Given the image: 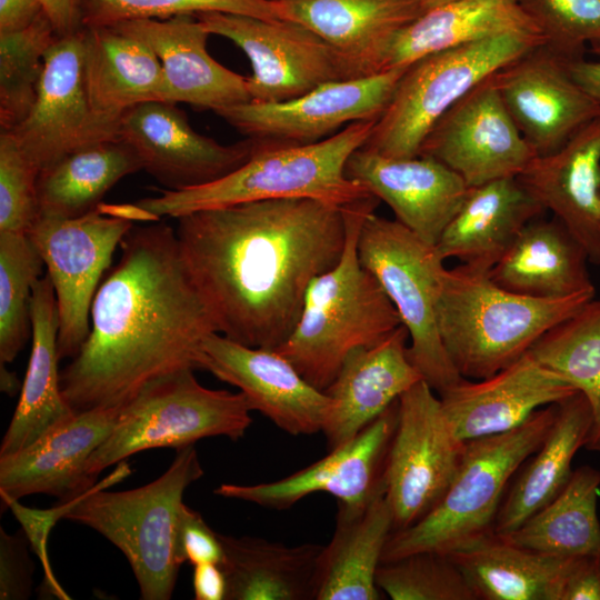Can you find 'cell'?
I'll list each match as a JSON object with an SVG mask.
<instances>
[{
  "label": "cell",
  "instance_id": "1",
  "mask_svg": "<svg viewBox=\"0 0 600 600\" xmlns=\"http://www.w3.org/2000/svg\"><path fill=\"white\" fill-rule=\"evenodd\" d=\"M184 264L218 332L277 349L292 332L311 281L340 259L343 208L310 198L250 201L177 218Z\"/></svg>",
  "mask_w": 600,
  "mask_h": 600
},
{
  "label": "cell",
  "instance_id": "2",
  "mask_svg": "<svg viewBox=\"0 0 600 600\" xmlns=\"http://www.w3.org/2000/svg\"><path fill=\"white\" fill-rule=\"evenodd\" d=\"M120 249L92 301L89 336L60 372L76 412L122 407L156 378L200 369L203 341L218 332L170 224L132 226Z\"/></svg>",
  "mask_w": 600,
  "mask_h": 600
},
{
  "label": "cell",
  "instance_id": "3",
  "mask_svg": "<svg viewBox=\"0 0 600 600\" xmlns=\"http://www.w3.org/2000/svg\"><path fill=\"white\" fill-rule=\"evenodd\" d=\"M379 203L370 194L342 207L347 228L343 252L331 269L311 281L292 332L274 349L321 391L334 380L351 351L381 341L402 324L358 254L363 220Z\"/></svg>",
  "mask_w": 600,
  "mask_h": 600
},
{
  "label": "cell",
  "instance_id": "4",
  "mask_svg": "<svg viewBox=\"0 0 600 600\" xmlns=\"http://www.w3.org/2000/svg\"><path fill=\"white\" fill-rule=\"evenodd\" d=\"M377 120L357 121L311 144H274L254 140L250 158L229 174L183 190H161L136 204L152 220L200 210L287 198H310L344 207L370 193L349 179L350 156L364 146Z\"/></svg>",
  "mask_w": 600,
  "mask_h": 600
},
{
  "label": "cell",
  "instance_id": "5",
  "mask_svg": "<svg viewBox=\"0 0 600 600\" xmlns=\"http://www.w3.org/2000/svg\"><path fill=\"white\" fill-rule=\"evenodd\" d=\"M594 294L539 299L498 286L489 270L468 264L444 269L436 301L447 354L464 379L488 378L518 360L550 329Z\"/></svg>",
  "mask_w": 600,
  "mask_h": 600
},
{
  "label": "cell",
  "instance_id": "6",
  "mask_svg": "<svg viewBox=\"0 0 600 600\" xmlns=\"http://www.w3.org/2000/svg\"><path fill=\"white\" fill-rule=\"evenodd\" d=\"M130 473L129 464L119 462L112 474L76 499L63 519L96 530L126 556L141 599L168 600L181 567L176 536L182 497L203 469L192 444L178 449L170 467L148 484L106 490Z\"/></svg>",
  "mask_w": 600,
  "mask_h": 600
},
{
  "label": "cell",
  "instance_id": "7",
  "mask_svg": "<svg viewBox=\"0 0 600 600\" xmlns=\"http://www.w3.org/2000/svg\"><path fill=\"white\" fill-rule=\"evenodd\" d=\"M557 411L558 403L549 404L510 431L467 441L441 500L418 522L392 531L382 562L421 551L449 554L493 533L509 481L541 447Z\"/></svg>",
  "mask_w": 600,
  "mask_h": 600
},
{
  "label": "cell",
  "instance_id": "8",
  "mask_svg": "<svg viewBox=\"0 0 600 600\" xmlns=\"http://www.w3.org/2000/svg\"><path fill=\"white\" fill-rule=\"evenodd\" d=\"M251 411L242 392L206 388L193 369L156 378L121 407L111 433L86 464V479L93 487L104 469L144 450H178L210 437L237 441L252 422Z\"/></svg>",
  "mask_w": 600,
  "mask_h": 600
},
{
  "label": "cell",
  "instance_id": "9",
  "mask_svg": "<svg viewBox=\"0 0 600 600\" xmlns=\"http://www.w3.org/2000/svg\"><path fill=\"white\" fill-rule=\"evenodd\" d=\"M541 42L502 34L426 56L409 64L363 149L419 156L436 122L476 86Z\"/></svg>",
  "mask_w": 600,
  "mask_h": 600
},
{
  "label": "cell",
  "instance_id": "10",
  "mask_svg": "<svg viewBox=\"0 0 600 600\" xmlns=\"http://www.w3.org/2000/svg\"><path fill=\"white\" fill-rule=\"evenodd\" d=\"M361 264L378 280L409 333L408 356L440 394L463 379L441 341L436 301L444 260L398 220L367 214L358 239Z\"/></svg>",
  "mask_w": 600,
  "mask_h": 600
},
{
  "label": "cell",
  "instance_id": "11",
  "mask_svg": "<svg viewBox=\"0 0 600 600\" xmlns=\"http://www.w3.org/2000/svg\"><path fill=\"white\" fill-rule=\"evenodd\" d=\"M132 226L124 206L100 203L77 218L39 216L29 230L54 289L60 360L76 357L88 338L100 279Z\"/></svg>",
  "mask_w": 600,
  "mask_h": 600
},
{
  "label": "cell",
  "instance_id": "12",
  "mask_svg": "<svg viewBox=\"0 0 600 600\" xmlns=\"http://www.w3.org/2000/svg\"><path fill=\"white\" fill-rule=\"evenodd\" d=\"M466 443L453 432L439 396L424 380L399 398L382 474L394 530L412 526L437 506L460 468Z\"/></svg>",
  "mask_w": 600,
  "mask_h": 600
},
{
  "label": "cell",
  "instance_id": "13",
  "mask_svg": "<svg viewBox=\"0 0 600 600\" xmlns=\"http://www.w3.org/2000/svg\"><path fill=\"white\" fill-rule=\"evenodd\" d=\"M210 34L229 39L248 57L253 102H282L314 88L350 79L336 50L307 27L290 20L207 12L196 16Z\"/></svg>",
  "mask_w": 600,
  "mask_h": 600
},
{
  "label": "cell",
  "instance_id": "14",
  "mask_svg": "<svg viewBox=\"0 0 600 600\" xmlns=\"http://www.w3.org/2000/svg\"><path fill=\"white\" fill-rule=\"evenodd\" d=\"M83 30L58 37L44 57L37 99L9 132L39 169L82 148L119 139V121L98 116L88 100L82 71Z\"/></svg>",
  "mask_w": 600,
  "mask_h": 600
},
{
  "label": "cell",
  "instance_id": "15",
  "mask_svg": "<svg viewBox=\"0 0 600 600\" xmlns=\"http://www.w3.org/2000/svg\"><path fill=\"white\" fill-rule=\"evenodd\" d=\"M406 69L330 81L291 100L249 101L217 114L248 138L284 146L311 144L350 123L378 120Z\"/></svg>",
  "mask_w": 600,
  "mask_h": 600
},
{
  "label": "cell",
  "instance_id": "16",
  "mask_svg": "<svg viewBox=\"0 0 600 600\" xmlns=\"http://www.w3.org/2000/svg\"><path fill=\"white\" fill-rule=\"evenodd\" d=\"M492 76L436 122L419 152L454 171L468 187L518 177L537 156L508 112Z\"/></svg>",
  "mask_w": 600,
  "mask_h": 600
},
{
  "label": "cell",
  "instance_id": "17",
  "mask_svg": "<svg viewBox=\"0 0 600 600\" xmlns=\"http://www.w3.org/2000/svg\"><path fill=\"white\" fill-rule=\"evenodd\" d=\"M492 77L508 112L537 156L558 151L600 116V103L573 79L568 61L543 44Z\"/></svg>",
  "mask_w": 600,
  "mask_h": 600
},
{
  "label": "cell",
  "instance_id": "18",
  "mask_svg": "<svg viewBox=\"0 0 600 600\" xmlns=\"http://www.w3.org/2000/svg\"><path fill=\"white\" fill-rule=\"evenodd\" d=\"M119 139L138 153L146 170L164 190H183L220 179L251 156L254 140L221 144L190 126L176 103L150 101L120 118Z\"/></svg>",
  "mask_w": 600,
  "mask_h": 600
},
{
  "label": "cell",
  "instance_id": "19",
  "mask_svg": "<svg viewBox=\"0 0 600 600\" xmlns=\"http://www.w3.org/2000/svg\"><path fill=\"white\" fill-rule=\"evenodd\" d=\"M199 366L238 388L252 411L284 432H321L329 397L309 383L277 350L248 347L214 332L203 341Z\"/></svg>",
  "mask_w": 600,
  "mask_h": 600
},
{
  "label": "cell",
  "instance_id": "20",
  "mask_svg": "<svg viewBox=\"0 0 600 600\" xmlns=\"http://www.w3.org/2000/svg\"><path fill=\"white\" fill-rule=\"evenodd\" d=\"M398 401L353 439L309 467L272 482L222 483L214 493L274 510L289 509L316 492H327L346 504L367 502L383 484L386 459L398 420Z\"/></svg>",
  "mask_w": 600,
  "mask_h": 600
},
{
  "label": "cell",
  "instance_id": "21",
  "mask_svg": "<svg viewBox=\"0 0 600 600\" xmlns=\"http://www.w3.org/2000/svg\"><path fill=\"white\" fill-rule=\"evenodd\" d=\"M576 392L564 378L526 352L488 378L461 379L439 398L456 436L469 441L510 431L538 409Z\"/></svg>",
  "mask_w": 600,
  "mask_h": 600
},
{
  "label": "cell",
  "instance_id": "22",
  "mask_svg": "<svg viewBox=\"0 0 600 600\" xmlns=\"http://www.w3.org/2000/svg\"><path fill=\"white\" fill-rule=\"evenodd\" d=\"M279 19L298 22L340 56L350 79L386 70L396 37L430 9L426 0H271Z\"/></svg>",
  "mask_w": 600,
  "mask_h": 600
},
{
  "label": "cell",
  "instance_id": "23",
  "mask_svg": "<svg viewBox=\"0 0 600 600\" xmlns=\"http://www.w3.org/2000/svg\"><path fill=\"white\" fill-rule=\"evenodd\" d=\"M344 172L386 202L396 220L432 246L469 190L454 171L427 156L391 158L360 148L348 159Z\"/></svg>",
  "mask_w": 600,
  "mask_h": 600
},
{
  "label": "cell",
  "instance_id": "24",
  "mask_svg": "<svg viewBox=\"0 0 600 600\" xmlns=\"http://www.w3.org/2000/svg\"><path fill=\"white\" fill-rule=\"evenodd\" d=\"M121 407L74 412L20 451L0 457V496L44 493L68 502L92 489L86 464L111 433ZM97 484V483H96Z\"/></svg>",
  "mask_w": 600,
  "mask_h": 600
},
{
  "label": "cell",
  "instance_id": "25",
  "mask_svg": "<svg viewBox=\"0 0 600 600\" xmlns=\"http://www.w3.org/2000/svg\"><path fill=\"white\" fill-rule=\"evenodd\" d=\"M408 340V330L401 324L381 341L347 356L323 390L329 406L321 432L329 451L353 439L423 380L409 359Z\"/></svg>",
  "mask_w": 600,
  "mask_h": 600
},
{
  "label": "cell",
  "instance_id": "26",
  "mask_svg": "<svg viewBox=\"0 0 600 600\" xmlns=\"http://www.w3.org/2000/svg\"><path fill=\"white\" fill-rule=\"evenodd\" d=\"M144 41L161 62L167 102L187 103L218 113L251 101L247 77L216 61L207 51L210 36L193 14L136 19L112 26Z\"/></svg>",
  "mask_w": 600,
  "mask_h": 600
},
{
  "label": "cell",
  "instance_id": "27",
  "mask_svg": "<svg viewBox=\"0 0 600 600\" xmlns=\"http://www.w3.org/2000/svg\"><path fill=\"white\" fill-rule=\"evenodd\" d=\"M517 178L600 264V116L558 151L536 156Z\"/></svg>",
  "mask_w": 600,
  "mask_h": 600
},
{
  "label": "cell",
  "instance_id": "28",
  "mask_svg": "<svg viewBox=\"0 0 600 600\" xmlns=\"http://www.w3.org/2000/svg\"><path fill=\"white\" fill-rule=\"evenodd\" d=\"M393 530L384 484L367 502H338L332 538L317 561L313 600L383 599L376 576Z\"/></svg>",
  "mask_w": 600,
  "mask_h": 600
},
{
  "label": "cell",
  "instance_id": "29",
  "mask_svg": "<svg viewBox=\"0 0 600 600\" xmlns=\"http://www.w3.org/2000/svg\"><path fill=\"white\" fill-rule=\"evenodd\" d=\"M544 211L517 177L469 187L436 248L443 260L490 270L521 229Z\"/></svg>",
  "mask_w": 600,
  "mask_h": 600
},
{
  "label": "cell",
  "instance_id": "30",
  "mask_svg": "<svg viewBox=\"0 0 600 600\" xmlns=\"http://www.w3.org/2000/svg\"><path fill=\"white\" fill-rule=\"evenodd\" d=\"M588 262L584 247L558 218L539 217L521 229L489 274L508 291L560 299L596 293Z\"/></svg>",
  "mask_w": 600,
  "mask_h": 600
},
{
  "label": "cell",
  "instance_id": "31",
  "mask_svg": "<svg viewBox=\"0 0 600 600\" xmlns=\"http://www.w3.org/2000/svg\"><path fill=\"white\" fill-rule=\"evenodd\" d=\"M31 352L20 397L2 438L0 457L28 447L76 411L63 398L58 362L59 314L48 274L32 288L30 301Z\"/></svg>",
  "mask_w": 600,
  "mask_h": 600
},
{
  "label": "cell",
  "instance_id": "32",
  "mask_svg": "<svg viewBox=\"0 0 600 600\" xmlns=\"http://www.w3.org/2000/svg\"><path fill=\"white\" fill-rule=\"evenodd\" d=\"M82 30L83 81L98 116L119 121L141 103L167 102L161 62L144 41L114 27Z\"/></svg>",
  "mask_w": 600,
  "mask_h": 600
},
{
  "label": "cell",
  "instance_id": "33",
  "mask_svg": "<svg viewBox=\"0 0 600 600\" xmlns=\"http://www.w3.org/2000/svg\"><path fill=\"white\" fill-rule=\"evenodd\" d=\"M502 34L543 38L517 0H454L429 9L393 40L386 70L443 50Z\"/></svg>",
  "mask_w": 600,
  "mask_h": 600
},
{
  "label": "cell",
  "instance_id": "34",
  "mask_svg": "<svg viewBox=\"0 0 600 600\" xmlns=\"http://www.w3.org/2000/svg\"><path fill=\"white\" fill-rule=\"evenodd\" d=\"M591 426V408L581 392L558 403L549 433L530 461L521 467L500 504L494 534L518 529L562 491L573 472V457L586 446Z\"/></svg>",
  "mask_w": 600,
  "mask_h": 600
},
{
  "label": "cell",
  "instance_id": "35",
  "mask_svg": "<svg viewBox=\"0 0 600 600\" xmlns=\"http://www.w3.org/2000/svg\"><path fill=\"white\" fill-rule=\"evenodd\" d=\"M226 600H313L321 544L286 546L267 539L219 533Z\"/></svg>",
  "mask_w": 600,
  "mask_h": 600
},
{
  "label": "cell",
  "instance_id": "36",
  "mask_svg": "<svg viewBox=\"0 0 600 600\" xmlns=\"http://www.w3.org/2000/svg\"><path fill=\"white\" fill-rule=\"evenodd\" d=\"M449 557L477 600H560L572 559L529 550L494 533Z\"/></svg>",
  "mask_w": 600,
  "mask_h": 600
},
{
  "label": "cell",
  "instance_id": "37",
  "mask_svg": "<svg viewBox=\"0 0 600 600\" xmlns=\"http://www.w3.org/2000/svg\"><path fill=\"white\" fill-rule=\"evenodd\" d=\"M140 170L138 153L121 139L77 150L39 172V216H83L94 210L118 181Z\"/></svg>",
  "mask_w": 600,
  "mask_h": 600
},
{
  "label": "cell",
  "instance_id": "38",
  "mask_svg": "<svg viewBox=\"0 0 600 600\" xmlns=\"http://www.w3.org/2000/svg\"><path fill=\"white\" fill-rule=\"evenodd\" d=\"M599 492L600 471L581 466L573 470L553 500L518 529L499 537L516 546L562 558L600 552Z\"/></svg>",
  "mask_w": 600,
  "mask_h": 600
},
{
  "label": "cell",
  "instance_id": "39",
  "mask_svg": "<svg viewBox=\"0 0 600 600\" xmlns=\"http://www.w3.org/2000/svg\"><path fill=\"white\" fill-rule=\"evenodd\" d=\"M528 352L586 397L592 426L584 448L600 453V299L589 300Z\"/></svg>",
  "mask_w": 600,
  "mask_h": 600
},
{
  "label": "cell",
  "instance_id": "40",
  "mask_svg": "<svg viewBox=\"0 0 600 600\" xmlns=\"http://www.w3.org/2000/svg\"><path fill=\"white\" fill-rule=\"evenodd\" d=\"M58 37L44 12L22 29L0 33L1 131L12 130L32 109L46 52Z\"/></svg>",
  "mask_w": 600,
  "mask_h": 600
},
{
  "label": "cell",
  "instance_id": "41",
  "mask_svg": "<svg viewBox=\"0 0 600 600\" xmlns=\"http://www.w3.org/2000/svg\"><path fill=\"white\" fill-rule=\"evenodd\" d=\"M44 263L28 234L0 233V362H12L31 333L30 301Z\"/></svg>",
  "mask_w": 600,
  "mask_h": 600
},
{
  "label": "cell",
  "instance_id": "42",
  "mask_svg": "<svg viewBox=\"0 0 600 600\" xmlns=\"http://www.w3.org/2000/svg\"><path fill=\"white\" fill-rule=\"evenodd\" d=\"M377 586L392 600H477L449 554L414 552L381 562Z\"/></svg>",
  "mask_w": 600,
  "mask_h": 600
},
{
  "label": "cell",
  "instance_id": "43",
  "mask_svg": "<svg viewBox=\"0 0 600 600\" xmlns=\"http://www.w3.org/2000/svg\"><path fill=\"white\" fill-rule=\"evenodd\" d=\"M81 28L112 27L136 19L223 12L277 20L271 0H78Z\"/></svg>",
  "mask_w": 600,
  "mask_h": 600
},
{
  "label": "cell",
  "instance_id": "44",
  "mask_svg": "<svg viewBox=\"0 0 600 600\" xmlns=\"http://www.w3.org/2000/svg\"><path fill=\"white\" fill-rule=\"evenodd\" d=\"M539 29L543 46L568 62L600 42V0H517Z\"/></svg>",
  "mask_w": 600,
  "mask_h": 600
},
{
  "label": "cell",
  "instance_id": "45",
  "mask_svg": "<svg viewBox=\"0 0 600 600\" xmlns=\"http://www.w3.org/2000/svg\"><path fill=\"white\" fill-rule=\"evenodd\" d=\"M39 169L9 132L0 134V233L28 234L39 217Z\"/></svg>",
  "mask_w": 600,
  "mask_h": 600
},
{
  "label": "cell",
  "instance_id": "46",
  "mask_svg": "<svg viewBox=\"0 0 600 600\" xmlns=\"http://www.w3.org/2000/svg\"><path fill=\"white\" fill-rule=\"evenodd\" d=\"M176 556L180 564L189 562L221 564L223 549L219 532L213 531L201 513L182 503L177 524Z\"/></svg>",
  "mask_w": 600,
  "mask_h": 600
},
{
  "label": "cell",
  "instance_id": "47",
  "mask_svg": "<svg viewBox=\"0 0 600 600\" xmlns=\"http://www.w3.org/2000/svg\"><path fill=\"white\" fill-rule=\"evenodd\" d=\"M22 530L9 534L0 527V599L26 600L32 590L33 562Z\"/></svg>",
  "mask_w": 600,
  "mask_h": 600
},
{
  "label": "cell",
  "instance_id": "48",
  "mask_svg": "<svg viewBox=\"0 0 600 600\" xmlns=\"http://www.w3.org/2000/svg\"><path fill=\"white\" fill-rule=\"evenodd\" d=\"M560 600H600V552L571 559Z\"/></svg>",
  "mask_w": 600,
  "mask_h": 600
},
{
  "label": "cell",
  "instance_id": "49",
  "mask_svg": "<svg viewBox=\"0 0 600 600\" xmlns=\"http://www.w3.org/2000/svg\"><path fill=\"white\" fill-rule=\"evenodd\" d=\"M192 586L196 600H226L227 581L220 564L193 566Z\"/></svg>",
  "mask_w": 600,
  "mask_h": 600
},
{
  "label": "cell",
  "instance_id": "50",
  "mask_svg": "<svg viewBox=\"0 0 600 600\" xmlns=\"http://www.w3.org/2000/svg\"><path fill=\"white\" fill-rule=\"evenodd\" d=\"M41 12L40 0H0V33L24 28Z\"/></svg>",
  "mask_w": 600,
  "mask_h": 600
},
{
  "label": "cell",
  "instance_id": "51",
  "mask_svg": "<svg viewBox=\"0 0 600 600\" xmlns=\"http://www.w3.org/2000/svg\"><path fill=\"white\" fill-rule=\"evenodd\" d=\"M42 10L59 37L81 28L78 0H40Z\"/></svg>",
  "mask_w": 600,
  "mask_h": 600
},
{
  "label": "cell",
  "instance_id": "52",
  "mask_svg": "<svg viewBox=\"0 0 600 600\" xmlns=\"http://www.w3.org/2000/svg\"><path fill=\"white\" fill-rule=\"evenodd\" d=\"M591 52L598 58H586L568 62V68L573 79L600 103V42L590 47Z\"/></svg>",
  "mask_w": 600,
  "mask_h": 600
},
{
  "label": "cell",
  "instance_id": "53",
  "mask_svg": "<svg viewBox=\"0 0 600 600\" xmlns=\"http://www.w3.org/2000/svg\"><path fill=\"white\" fill-rule=\"evenodd\" d=\"M0 387L1 391L8 393L9 396L16 394L19 390H21L19 379L17 378L14 372L9 371L3 367V364L0 366Z\"/></svg>",
  "mask_w": 600,
  "mask_h": 600
},
{
  "label": "cell",
  "instance_id": "54",
  "mask_svg": "<svg viewBox=\"0 0 600 600\" xmlns=\"http://www.w3.org/2000/svg\"><path fill=\"white\" fill-rule=\"evenodd\" d=\"M426 1H427V3L429 4V7H430V9H431V8L441 6V4H446V3L452 2V1H454V0H426Z\"/></svg>",
  "mask_w": 600,
  "mask_h": 600
}]
</instances>
